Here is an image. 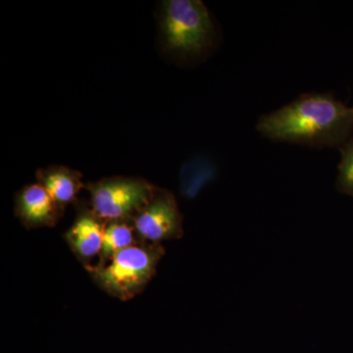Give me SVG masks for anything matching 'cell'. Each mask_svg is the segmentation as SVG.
<instances>
[{
    "label": "cell",
    "instance_id": "1",
    "mask_svg": "<svg viewBox=\"0 0 353 353\" xmlns=\"http://www.w3.org/2000/svg\"><path fill=\"white\" fill-rule=\"evenodd\" d=\"M257 131L274 141L310 148H341L353 136V106L333 94H306L262 116Z\"/></svg>",
    "mask_w": 353,
    "mask_h": 353
},
{
    "label": "cell",
    "instance_id": "2",
    "mask_svg": "<svg viewBox=\"0 0 353 353\" xmlns=\"http://www.w3.org/2000/svg\"><path fill=\"white\" fill-rule=\"evenodd\" d=\"M164 254L160 243L141 241L116 253L105 264L85 270L94 284L109 296L122 301H131L150 284Z\"/></svg>",
    "mask_w": 353,
    "mask_h": 353
},
{
    "label": "cell",
    "instance_id": "3",
    "mask_svg": "<svg viewBox=\"0 0 353 353\" xmlns=\"http://www.w3.org/2000/svg\"><path fill=\"white\" fill-rule=\"evenodd\" d=\"M160 29L165 48L183 59L201 57L214 43V24L208 9L199 0L164 1Z\"/></svg>",
    "mask_w": 353,
    "mask_h": 353
},
{
    "label": "cell",
    "instance_id": "4",
    "mask_svg": "<svg viewBox=\"0 0 353 353\" xmlns=\"http://www.w3.org/2000/svg\"><path fill=\"white\" fill-rule=\"evenodd\" d=\"M145 179L134 176H110L94 183H88L90 208L105 222L132 221L157 190Z\"/></svg>",
    "mask_w": 353,
    "mask_h": 353
},
{
    "label": "cell",
    "instance_id": "5",
    "mask_svg": "<svg viewBox=\"0 0 353 353\" xmlns=\"http://www.w3.org/2000/svg\"><path fill=\"white\" fill-rule=\"evenodd\" d=\"M139 240L146 243L179 240L183 234V218L176 197L157 188L150 201L132 221Z\"/></svg>",
    "mask_w": 353,
    "mask_h": 353
},
{
    "label": "cell",
    "instance_id": "6",
    "mask_svg": "<svg viewBox=\"0 0 353 353\" xmlns=\"http://www.w3.org/2000/svg\"><path fill=\"white\" fill-rule=\"evenodd\" d=\"M77 217L65 233V241L79 261L90 268L92 260L101 255L106 223L99 217L90 206L77 201Z\"/></svg>",
    "mask_w": 353,
    "mask_h": 353
},
{
    "label": "cell",
    "instance_id": "7",
    "mask_svg": "<svg viewBox=\"0 0 353 353\" xmlns=\"http://www.w3.org/2000/svg\"><path fill=\"white\" fill-rule=\"evenodd\" d=\"M15 215L27 229L53 227L63 215L48 190L39 183L26 185L15 199Z\"/></svg>",
    "mask_w": 353,
    "mask_h": 353
},
{
    "label": "cell",
    "instance_id": "8",
    "mask_svg": "<svg viewBox=\"0 0 353 353\" xmlns=\"http://www.w3.org/2000/svg\"><path fill=\"white\" fill-rule=\"evenodd\" d=\"M39 185L48 190L62 211L67 205L78 201V194L85 188L82 173L62 165H52L37 172Z\"/></svg>",
    "mask_w": 353,
    "mask_h": 353
},
{
    "label": "cell",
    "instance_id": "9",
    "mask_svg": "<svg viewBox=\"0 0 353 353\" xmlns=\"http://www.w3.org/2000/svg\"><path fill=\"white\" fill-rule=\"evenodd\" d=\"M138 236L132 221L118 220L106 223L103 245L99 261L94 266H101L112 259L116 253L138 243Z\"/></svg>",
    "mask_w": 353,
    "mask_h": 353
},
{
    "label": "cell",
    "instance_id": "10",
    "mask_svg": "<svg viewBox=\"0 0 353 353\" xmlns=\"http://www.w3.org/2000/svg\"><path fill=\"white\" fill-rule=\"evenodd\" d=\"M341 161L336 178V190L341 194L353 196V139L341 146Z\"/></svg>",
    "mask_w": 353,
    "mask_h": 353
}]
</instances>
